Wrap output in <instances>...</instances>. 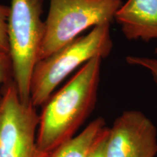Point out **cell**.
Segmentation results:
<instances>
[{
    "label": "cell",
    "instance_id": "cell-1",
    "mask_svg": "<svg viewBox=\"0 0 157 157\" xmlns=\"http://www.w3.org/2000/svg\"><path fill=\"white\" fill-rule=\"evenodd\" d=\"M103 58L97 56L84 64L43 105L39 115L36 146L49 157L71 140L95 109Z\"/></svg>",
    "mask_w": 157,
    "mask_h": 157
},
{
    "label": "cell",
    "instance_id": "cell-2",
    "mask_svg": "<svg viewBox=\"0 0 157 157\" xmlns=\"http://www.w3.org/2000/svg\"><path fill=\"white\" fill-rule=\"evenodd\" d=\"M111 23L94 27L48 58L35 65L31 78V101L35 107L43 105L55 90L76 68L95 57L105 58L113 49Z\"/></svg>",
    "mask_w": 157,
    "mask_h": 157
},
{
    "label": "cell",
    "instance_id": "cell-3",
    "mask_svg": "<svg viewBox=\"0 0 157 157\" xmlns=\"http://www.w3.org/2000/svg\"><path fill=\"white\" fill-rule=\"evenodd\" d=\"M121 5V0H50L38 61L69 44L87 29L112 23Z\"/></svg>",
    "mask_w": 157,
    "mask_h": 157
},
{
    "label": "cell",
    "instance_id": "cell-4",
    "mask_svg": "<svg viewBox=\"0 0 157 157\" xmlns=\"http://www.w3.org/2000/svg\"><path fill=\"white\" fill-rule=\"evenodd\" d=\"M44 0H11L8 18L13 80L23 103L31 101V78L44 33Z\"/></svg>",
    "mask_w": 157,
    "mask_h": 157
},
{
    "label": "cell",
    "instance_id": "cell-5",
    "mask_svg": "<svg viewBox=\"0 0 157 157\" xmlns=\"http://www.w3.org/2000/svg\"><path fill=\"white\" fill-rule=\"evenodd\" d=\"M39 124L36 107L21 101L12 80L0 99V157H43L36 146Z\"/></svg>",
    "mask_w": 157,
    "mask_h": 157
},
{
    "label": "cell",
    "instance_id": "cell-6",
    "mask_svg": "<svg viewBox=\"0 0 157 157\" xmlns=\"http://www.w3.org/2000/svg\"><path fill=\"white\" fill-rule=\"evenodd\" d=\"M106 154L108 157H155L156 126L140 111H124L109 128Z\"/></svg>",
    "mask_w": 157,
    "mask_h": 157
},
{
    "label": "cell",
    "instance_id": "cell-7",
    "mask_svg": "<svg viewBox=\"0 0 157 157\" xmlns=\"http://www.w3.org/2000/svg\"><path fill=\"white\" fill-rule=\"evenodd\" d=\"M114 20L128 40H157V0H127Z\"/></svg>",
    "mask_w": 157,
    "mask_h": 157
},
{
    "label": "cell",
    "instance_id": "cell-8",
    "mask_svg": "<svg viewBox=\"0 0 157 157\" xmlns=\"http://www.w3.org/2000/svg\"><path fill=\"white\" fill-rule=\"evenodd\" d=\"M109 129L103 118H96L79 134L59 147L49 157H87Z\"/></svg>",
    "mask_w": 157,
    "mask_h": 157
},
{
    "label": "cell",
    "instance_id": "cell-9",
    "mask_svg": "<svg viewBox=\"0 0 157 157\" xmlns=\"http://www.w3.org/2000/svg\"><path fill=\"white\" fill-rule=\"evenodd\" d=\"M10 7L0 5V52L10 54L8 18Z\"/></svg>",
    "mask_w": 157,
    "mask_h": 157
},
{
    "label": "cell",
    "instance_id": "cell-10",
    "mask_svg": "<svg viewBox=\"0 0 157 157\" xmlns=\"http://www.w3.org/2000/svg\"><path fill=\"white\" fill-rule=\"evenodd\" d=\"M12 80H13V73L10 56L0 52V99L4 87Z\"/></svg>",
    "mask_w": 157,
    "mask_h": 157
},
{
    "label": "cell",
    "instance_id": "cell-11",
    "mask_svg": "<svg viewBox=\"0 0 157 157\" xmlns=\"http://www.w3.org/2000/svg\"><path fill=\"white\" fill-rule=\"evenodd\" d=\"M126 60L129 65L140 66L148 70L157 85V58L146 56H129L126 58Z\"/></svg>",
    "mask_w": 157,
    "mask_h": 157
},
{
    "label": "cell",
    "instance_id": "cell-12",
    "mask_svg": "<svg viewBox=\"0 0 157 157\" xmlns=\"http://www.w3.org/2000/svg\"><path fill=\"white\" fill-rule=\"evenodd\" d=\"M109 132V129L108 132L101 137V140L96 143L87 157H108L106 154V144Z\"/></svg>",
    "mask_w": 157,
    "mask_h": 157
}]
</instances>
